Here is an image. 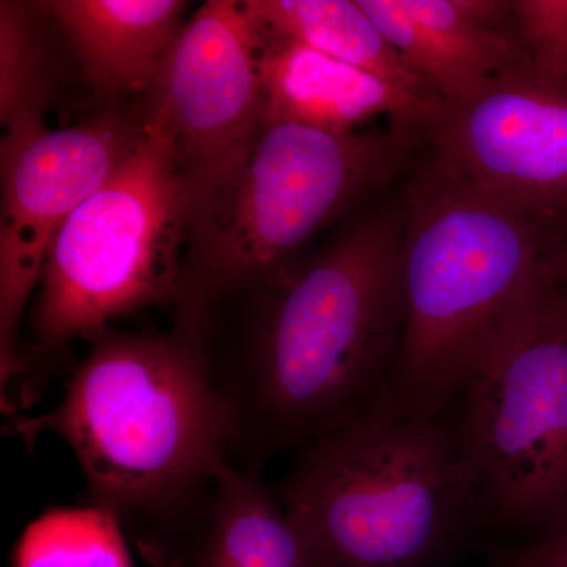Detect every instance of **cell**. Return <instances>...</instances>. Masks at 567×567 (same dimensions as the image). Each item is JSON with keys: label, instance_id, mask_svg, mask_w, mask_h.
I'll return each instance as SVG.
<instances>
[{"label": "cell", "instance_id": "obj_1", "mask_svg": "<svg viewBox=\"0 0 567 567\" xmlns=\"http://www.w3.org/2000/svg\"><path fill=\"white\" fill-rule=\"evenodd\" d=\"M402 200L238 301L237 341L208 350L234 423L233 464L259 473L375 409L402 324Z\"/></svg>", "mask_w": 567, "mask_h": 567}, {"label": "cell", "instance_id": "obj_2", "mask_svg": "<svg viewBox=\"0 0 567 567\" xmlns=\"http://www.w3.org/2000/svg\"><path fill=\"white\" fill-rule=\"evenodd\" d=\"M65 395L44 415L7 417L33 450L44 432L76 454L89 506L115 518L152 567H192L227 465L234 423L205 339L106 328L89 339Z\"/></svg>", "mask_w": 567, "mask_h": 567}, {"label": "cell", "instance_id": "obj_3", "mask_svg": "<svg viewBox=\"0 0 567 567\" xmlns=\"http://www.w3.org/2000/svg\"><path fill=\"white\" fill-rule=\"evenodd\" d=\"M404 324L388 399L440 417L567 275V235L470 185L439 153L402 197Z\"/></svg>", "mask_w": 567, "mask_h": 567}, {"label": "cell", "instance_id": "obj_4", "mask_svg": "<svg viewBox=\"0 0 567 567\" xmlns=\"http://www.w3.org/2000/svg\"><path fill=\"white\" fill-rule=\"evenodd\" d=\"M425 140L394 123L352 133L262 123L223 181L189 194L174 327L207 338L224 306L278 282L309 238L385 189Z\"/></svg>", "mask_w": 567, "mask_h": 567}, {"label": "cell", "instance_id": "obj_5", "mask_svg": "<svg viewBox=\"0 0 567 567\" xmlns=\"http://www.w3.org/2000/svg\"><path fill=\"white\" fill-rule=\"evenodd\" d=\"M271 487L323 567H442L476 518L453 423L388 398Z\"/></svg>", "mask_w": 567, "mask_h": 567}, {"label": "cell", "instance_id": "obj_6", "mask_svg": "<svg viewBox=\"0 0 567 567\" xmlns=\"http://www.w3.org/2000/svg\"><path fill=\"white\" fill-rule=\"evenodd\" d=\"M189 188L173 134L153 110L133 155L66 219L44 262L31 341L0 391L2 413L20 415L69 371V346L118 317L175 305L181 295Z\"/></svg>", "mask_w": 567, "mask_h": 567}, {"label": "cell", "instance_id": "obj_7", "mask_svg": "<svg viewBox=\"0 0 567 567\" xmlns=\"http://www.w3.org/2000/svg\"><path fill=\"white\" fill-rule=\"evenodd\" d=\"M476 518L529 539L567 520V275L457 399Z\"/></svg>", "mask_w": 567, "mask_h": 567}, {"label": "cell", "instance_id": "obj_8", "mask_svg": "<svg viewBox=\"0 0 567 567\" xmlns=\"http://www.w3.org/2000/svg\"><path fill=\"white\" fill-rule=\"evenodd\" d=\"M142 114L104 110L52 130L44 115L22 114L0 141V391L20 360V324L39 287L55 235L93 193L110 181L147 134Z\"/></svg>", "mask_w": 567, "mask_h": 567}, {"label": "cell", "instance_id": "obj_9", "mask_svg": "<svg viewBox=\"0 0 567 567\" xmlns=\"http://www.w3.org/2000/svg\"><path fill=\"white\" fill-rule=\"evenodd\" d=\"M425 133L470 185L567 235V63L525 51Z\"/></svg>", "mask_w": 567, "mask_h": 567}, {"label": "cell", "instance_id": "obj_10", "mask_svg": "<svg viewBox=\"0 0 567 567\" xmlns=\"http://www.w3.org/2000/svg\"><path fill=\"white\" fill-rule=\"evenodd\" d=\"M189 194L223 181L264 123L256 39L244 6L208 0L183 25L152 93Z\"/></svg>", "mask_w": 567, "mask_h": 567}, {"label": "cell", "instance_id": "obj_11", "mask_svg": "<svg viewBox=\"0 0 567 567\" xmlns=\"http://www.w3.org/2000/svg\"><path fill=\"white\" fill-rule=\"evenodd\" d=\"M388 43L445 107L461 106L524 54L513 2L360 0Z\"/></svg>", "mask_w": 567, "mask_h": 567}, {"label": "cell", "instance_id": "obj_12", "mask_svg": "<svg viewBox=\"0 0 567 567\" xmlns=\"http://www.w3.org/2000/svg\"><path fill=\"white\" fill-rule=\"evenodd\" d=\"M254 33V32H252ZM256 39L264 123H298L330 133L358 132L386 115L427 132L445 106L425 102L338 59L290 40Z\"/></svg>", "mask_w": 567, "mask_h": 567}, {"label": "cell", "instance_id": "obj_13", "mask_svg": "<svg viewBox=\"0 0 567 567\" xmlns=\"http://www.w3.org/2000/svg\"><path fill=\"white\" fill-rule=\"evenodd\" d=\"M41 9L65 35L102 102L155 92L185 22L182 0H52Z\"/></svg>", "mask_w": 567, "mask_h": 567}, {"label": "cell", "instance_id": "obj_14", "mask_svg": "<svg viewBox=\"0 0 567 567\" xmlns=\"http://www.w3.org/2000/svg\"><path fill=\"white\" fill-rule=\"evenodd\" d=\"M241 6L256 35L295 41L443 104L388 43L360 0H246Z\"/></svg>", "mask_w": 567, "mask_h": 567}, {"label": "cell", "instance_id": "obj_15", "mask_svg": "<svg viewBox=\"0 0 567 567\" xmlns=\"http://www.w3.org/2000/svg\"><path fill=\"white\" fill-rule=\"evenodd\" d=\"M192 567H323L259 473L227 465Z\"/></svg>", "mask_w": 567, "mask_h": 567}, {"label": "cell", "instance_id": "obj_16", "mask_svg": "<svg viewBox=\"0 0 567 567\" xmlns=\"http://www.w3.org/2000/svg\"><path fill=\"white\" fill-rule=\"evenodd\" d=\"M11 567H134L126 537L99 507H54L32 522Z\"/></svg>", "mask_w": 567, "mask_h": 567}, {"label": "cell", "instance_id": "obj_17", "mask_svg": "<svg viewBox=\"0 0 567 567\" xmlns=\"http://www.w3.org/2000/svg\"><path fill=\"white\" fill-rule=\"evenodd\" d=\"M37 3L0 2V125L22 114L44 115L54 73Z\"/></svg>", "mask_w": 567, "mask_h": 567}, {"label": "cell", "instance_id": "obj_18", "mask_svg": "<svg viewBox=\"0 0 567 567\" xmlns=\"http://www.w3.org/2000/svg\"><path fill=\"white\" fill-rule=\"evenodd\" d=\"M516 32L528 54L567 63V0H516Z\"/></svg>", "mask_w": 567, "mask_h": 567}, {"label": "cell", "instance_id": "obj_19", "mask_svg": "<svg viewBox=\"0 0 567 567\" xmlns=\"http://www.w3.org/2000/svg\"><path fill=\"white\" fill-rule=\"evenodd\" d=\"M491 559L495 567H567V520L543 535L496 546Z\"/></svg>", "mask_w": 567, "mask_h": 567}]
</instances>
